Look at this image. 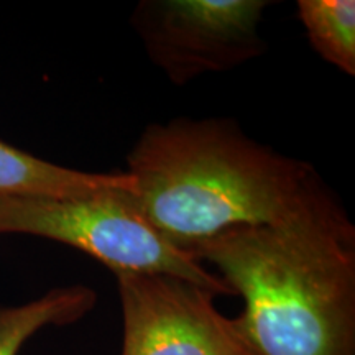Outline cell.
I'll return each instance as SVG.
<instances>
[{
    "mask_svg": "<svg viewBox=\"0 0 355 355\" xmlns=\"http://www.w3.org/2000/svg\"><path fill=\"white\" fill-rule=\"evenodd\" d=\"M127 163L137 207L188 252L232 229L344 211L309 163L259 144L229 119L150 123Z\"/></svg>",
    "mask_w": 355,
    "mask_h": 355,
    "instance_id": "cell-1",
    "label": "cell"
},
{
    "mask_svg": "<svg viewBox=\"0 0 355 355\" xmlns=\"http://www.w3.org/2000/svg\"><path fill=\"white\" fill-rule=\"evenodd\" d=\"M189 254L242 296L235 321L259 355H355V229L345 211L232 229Z\"/></svg>",
    "mask_w": 355,
    "mask_h": 355,
    "instance_id": "cell-2",
    "label": "cell"
},
{
    "mask_svg": "<svg viewBox=\"0 0 355 355\" xmlns=\"http://www.w3.org/2000/svg\"><path fill=\"white\" fill-rule=\"evenodd\" d=\"M132 191L84 198H0V234H26L83 250L117 273L184 278L214 295H234L184 248L145 219Z\"/></svg>",
    "mask_w": 355,
    "mask_h": 355,
    "instance_id": "cell-3",
    "label": "cell"
},
{
    "mask_svg": "<svg viewBox=\"0 0 355 355\" xmlns=\"http://www.w3.org/2000/svg\"><path fill=\"white\" fill-rule=\"evenodd\" d=\"M266 0H145L132 24L150 61L178 86L224 73L266 50L260 37Z\"/></svg>",
    "mask_w": 355,
    "mask_h": 355,
    "instance_id": "cell-4",
    "label": "cell"
},
{
    "mask_svg": "<svg viewBox=\"0 0 355 355\" xmlns=\"http://www.w3.org/2000/svg\"><path fill=\"white\" fill-rule=\"evenodd\" d=\"M122 355H259L214 293L158 273H117Z\"/></svg>",
    "mask_w": 355,
    "mask_h": 355,
    "instance_id": "cell-5",
    "label": "cell"
},
{
    "mask_svg": "<svg viewBox=\"0 0 355 355\" xmlns=\"http://www.w3.org/2000/svg\"><path fill=\"white\" fill-rule=\"evenodd\" d=\"M107 191H133L130 175L73 170L0 140V198H84Z\"/></svg>",
    "mask_w": 355,
    "mask_h": 355,
    "instance_id": "cell-6",
    "label": "cell"
},
{
    "mask_svg": "<svg viewBox=\"0 0 355 355\" xmlns=\"http://www.w3.org/2000/svg\"><path fill=\"white\" fill-rule=\"evenodd\" d=\"M97 295L84 285L53 288L20 306H0V355H19L21 345L48 326H68L94 308Z\"/></svg>",
    "mask_w": 355,
    "mask_h": 355,
    "instance_id": "cell-7",
    "label": "cell"
},
{
    "mask_svg": "<svg viewBox=\"0 0 355 355\" xmlns=\"http://www.w3.org/2000/svg\"><path fill=\"white\" fill-rule=\"evenodd\" d=\"M298 15L309 43L322 60L355 74L354 0H300Z\"/></svg>",
    "mask_w": 355,
    "mask_h": 355,
    "instance_id": "cell-8",
    "label": "cell"
}]
</instances>
